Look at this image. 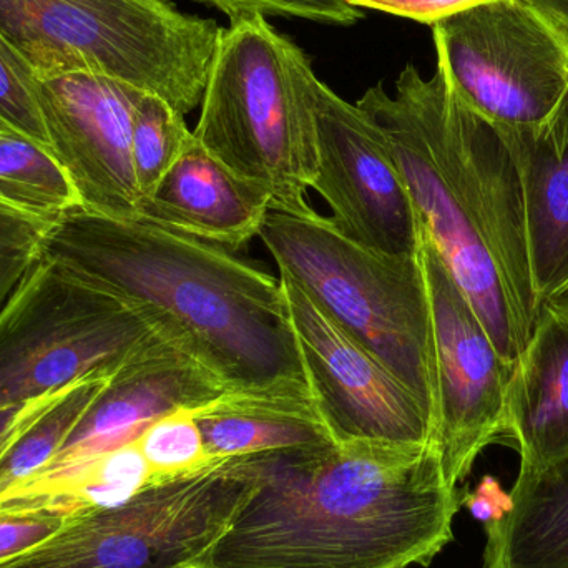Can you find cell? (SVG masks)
<instances>
[{"label":"cell","instance_id":"cell-12","mask_svg":"<svg viewBox=\"0 0 568 568\" xmlns=\"http://www.w3.org/2000/svg\"><path fill=\"white\" fill-rule=\"evenodd\" d=\"M278 278L311 394L337 443L433 447V419L413 393L286 273Z\"/></svg>","mask_w":568,"mask_h":568},{"label":"cell","instance_id":"cell-27","mask_svg":"<svg viewBox=\"0 0 568 568\" xmlns=\"http://www.w3.org/2000/svg\"><path fill=\"white\" fill-rule=\"evenodd\" d=\"M70 517L50 510H0V566L42 546Z\"/></svg>","mask_w":568,"mask_h":568},{"label":"cell","instance_id":"cell-17","mask_svg":"<svg viewBox=\"0 0 568 568\" xmlns=\"http://www.w3.org/2000/svg\"><path fill=\"white\" fill-rule=\"evenodd\" d=\"M270 209L272 196L265 190L230 172L193 136L142 203L140 219L239 250L260 235Z\"/></svg>","mask_w":568,"mask_h":568},{"label":"cell","instance_id":"cell-1","mask_svg":"<svg viewBox=\"0 0 568 568\" xmlns=\"http://www.w3.org/2000/svg\"><path fill=\"white\" fill-rule=\"evenodd\" d=\"M260 457V477L195 568H409L453 542L460 494L433 447L343 440Z\"/></svg>","mask_w":568,"mask_h":568},{"label":"cell","instance_id":"cell-11","mask_svg":"<svg viewBox=\"0 0 568 568\" xmlns=\"http://www.w3.org/2000/svg\"><path fill=\"white\" fill-rule=\"evenodd\" d=\"M316 130L317 175L311 189L327 203L346 239L387 258H414L420 222L381 126L304 67Z\"/></svg>","mask_w":568,"mask_h":568},{"label":"cell","instance_id":"cell-6","mask_svg":"<svg viewBox=\"0 0 568 568\" xmlns=\"http://www.w3.org/2000/svg\"><path fill=\"white\" fill-rule=\"evenodd\" d=\"M258 236L280 272L381 361L434 424L433 323L419 256L377 255L316 212L270 209Z\"/></svg>","mask_w":568,"mask_h":568},{"label":"cell","instance_id":"cell-14","mask_svg":"<svg viewBox=\"0 0 568 568\" xmlns=\"http://www.w3.org/2000/svg\"><path fill=\"white\" fill-rule=\"evenodd\" d=\"M225 393L182 347L160 336L110 376L62 450L36 477L62 473L135 443L160 417L176 409H200Z\"/></svg>","mask_w":568,"mask_h":568},{"label":"cell","instance_id":"cell-13","mask_svg":"<svg viewBox=\"0 0 568 568\" xmlns=\"http://www.w3.org/2000/svg\"><path fill=\"white\" fill-rule=\"evenodd\" d=\"M143 93L93 72L39 77L50 149L87 212L140 219L142 195L133 169L132 130Z\"/></svg>","mask_w":568,"mask_h":568},{"label":"cell","instance_id":"cell-7","mask_svg":"<svg viewBox=\"0 0 568 568\" xmlns=\"http://www.w3.org/2000/svg\"><path fill=\"white\" fill-rule=\"evenodd\" d=\"M160 336L139 307L42 255L0 304V409L113 374Z\"/></svg>","mask_w":568,"mask_h":568},{"label":"cell","instance_id":"cell-3","mask_svg":"<svg viewBox=\"0 0 568 568\" xmlns=\"http://www.w3.org/2000/svg\"><path fill=\"white\" fill-rule=\"evenodd\" d=\"M42 255L139 307L226 393L313 397L280 278L232 250L77 209L47 233Z\"/></svg>","mask_w":568,"mask_h":568},{"label":"cell","instance_id":"cell-8","mask_svg":"<svg viewBox=\"0 0 568 568\" xmlns=\"http://www.w3.org/2000/svg\"><path fill=\"white\" fill-rule=\"evenodd\" d=\"M258 456L155 484L109 509L75 514L47 542L0 568H179L212 546L255 489Z\"/></svg>","mask_w":568,"mask_h":568},{"label":"cell","instance_id":"cell-31","mask_svg":"<svg viewBox=\"0 0 568 568\" xmlns=\"http://www.w3.org/2000/svg\"><path fill=\"white\" fill-rule=\"evenodd\" d=\"M568 39V0H524Z\"/></svg>","mask_w":568,"mask_h":568},{"label":"cell","instance_id":"cell-32","mask_svg":"<svg viewBox=\"0 0 568 568\" xmlns=\"http://www.w3.org/2000/svg\"><path fill=\"white\" fill-rule=\"evenodd\" d=\"M179 568H195V567L186 566V564H185V566H182V567H179Z\"/></svg>","mask_w":568,"mask_h":568},{"label":"cell","instance_id":"cell-28","mask_svg":"<svg viewBox=\"0 0 568 568\" xmlns=\"http://www.w3.org/2000/svg\"><path fill=\"white\" fill-rule=\"evenodd\" d=\"M357 9H373L433 26L437 20L470 9L486 0H347Z\"/></svg>","mask_w":568,"mask_h":568},{"label":"cell","instance_id":"cell-30","mask_svg":"<svg viewBox=\"0 0 568 568\" xmlns=\"http://www.w3.org/2000/svg\"><path fill=\"white\" fill-rule=\"evenodd\" d=\"M67 387L55 390V393L47 394V396L39 397V399L30 400V403L22 404V406L0 409V449H2L3 444H6L20 427L26 426L37 414L42 413L45 407H49L57 397L62 396Z\"/></svg>","mask_w":568,"mask_h":568},{"label":"cell","instance_id":"cell-25","mask_svg":"<svg viewBox=\"0 0 568 568\" xmlns=\"http://www.w3.org/2000/svg\"><path fill=\"white\" fill-rule=\"evenodd\" d=\"M0 120L50 149L39 102V77L19 50L0 33Z\"/></svg>","mask_w":568,"mask_h":568},{"label":"cell","instance_id":"cell-2","mask_svg":"<svg viewBox=\"0 0 568 568\" xmlns=\"http://www.w3.org/2000/svg\"><path fill=\"white\" fill-rule=\"evenodd\" d=\"M363 109L386 135L400 176L454 282L513 371L539 316L519 172L499 129L469 109L437 65H407L396 95L371 87Z\"/></svg>","mask_w":568,"mask_h":568},{"label":"cell","instance_id":"cell-10","mask_svg":"<svg viewBox=\"0 0 568 568\" xmlns=\"http://www.w3.org/2000/svg\"><path fill=\"white\" fill-rule=\"evenodd\" d=\"M420 270L433 323L436 417L433 449L450 487L506 434L510 367L420 225Z\"/></svg>","mask_w":568,"mask_h":568},{"label":"cell","instance_id":"cell-23","mask_svg":"<svg viewBox=\"0 0 568 568\" xmlns=\"http://www.w3.org/2000/svg\"><path fill=\"white\" fill-rule=\"evenodd\" d=\"M135 443L155 484L195 476L222 463L213 460L206 453L193 409H176L160 417Z\"/></svg>","mask_w":568,"mask_h":568},{"label":"cell","instance_id":"cell-19","mask_svg":"<svg viewBox=\"0 0 568 568\" xmlns=\"http://www.w3.org/2000/svg\"><path fill=\"white\" fill-rule=\"evenodd\" d=\"M510 497V513L484 526V568H568V457L519 473Z\"/></svg>","mask_w":568,"mask_h":568},{"label":"cell","instance_id":"cell-26","mask_svg":"<svg viewBox=\"0 0 568 568\" xmlns=\"http://www.w3.org/2000/svg\"><path fill=\"white\" fill-rule=\"evenodd\" d=\"M216 7L232 19L246 17L290 16L316 22L353 26L364 13L347 0H196Z\"/></svg>","mask_w":568,"mask_h":568},{"label":"cell","instance_id":"cell-16","mask_svg":"<svg viewBox=\"0 0 568 568\" xmlns=\"http://www.w3.org/2000/svg\"><path fill=\"white\" fill-rule=\"evenodd\" d=\"M506 434L519 447L520 473L568 457V297L540 303L529 343L507 381Z\"/></svg>","mask_w":568,"mask_h":568},{"label":"cell","instance_id":"cell-9","mask_svg":"<svg viewBox=\"0 0 568 568\" xmlns=\"http://www.w3.org/2000/svg\"><path fill=\"white\" fill-rule=\"evenodd\" d=\"M430 27L447 82L494 126L537 125L568 92V39L524 0H486Z\"/></svg>","mask_w":568,"mask_h":568},{"label":"cell","instance_id":"cell-21","mask_svg":"<svg viewBox=\"0 0 568 568\" xmlns=\"http://www.w3.org/2000/svg\"><path fill=\"white\" fill-rule=\"evenodd\" d=\"M112 374H93L70 384L62 396L20 427L0 449V500L42 473L72 434Z\"/></svg>","mask_w":568,"mask_h":568},{"label":"cell","instance_id":"cell-18","mask_svg":"<svg viewBox=\"0 0 568 568\" xmlns=\"http://www.w3.org/2000/svg\"><path fill=\"white\" fill-rule=\"evenodd\" d=\"M193 414L213 460L337 444L313 397L225 393Z\"/></svg>","mask_w":568,"mask_h":568},{"label":"cell","instance_id":"cell-24","mask_svg":"<svg viewBox=\"0 0 568 568\" xmlns=\"http://www.w3.org/2000/svg\"><path fill=\"white\" fill-rule=\"evenodd\" d=\"M6 125L0 120V129ZM55 222L23 209L0 190V304L42 258L43 242Z\"/></svg>","mask_w":568,"mask_h":568},{"label":"cell","instance_id":"cell-4","mask_svg":"<svg viewBox=\"0 0 568 568\" xmlns=\"http://www.w3.org/2000/svg\"><path fill=\"white\" fill-rule=\"evenodd\" d=\"M303 50L265 17L223 29L193 130L196 142L240 179L265 190L272 209L313 213L316 130Z\"/></svg>","mask_w":568,"mask_h":568},{"label":"cell","instance_id":"cell-29","mask_svg":"<svg viewBox=\"0 0 568 568\" xmlns=\"http://www.w3.org/2000/svg\"><path fill=\"white\" fill-rule=\"evenodd\" d=\"M460 506L469 510L470 516L486 526L496 523L513 509L510 493H504L499 480L493 476L483 477L476 489L460 496Z\"/></svg>","mask_w":568,"mask_h":568},{"label":"cell","instance_id":"cell-22","mask_svg":"<svg viewBox=\"0 0 568 568\" xmlns=\"http://www.w3.org/2000/svg\"><path fill=\"white\" fill-rule=\"evenodd\" d=\"M193 140L182 113L152 93H143L135 110L132 159L142 203L159 189Z\"/></svg>","mask_w":568,"mask_h":568},{"label":"cell","instance_id":"cell-20","mask_svg":"<svg viewBox=\"0 0 568 568\" xmlns=\"http://www.w3.org/2000/svg\"><path fill=\"white\" fill-rule=\"evenodd\" d=\"M155 486L136 443L93 457L62 473L40 476L0 500V510H50L75 516L109 509Z\"/></svg>","mask_w":568,"mask_h":568},{"label":"cell","instance_id":"cell-5","mask_svg":"<svg viewBox=\"0 0 568 568\" xmlns=\"http://www.w3.org/2000/svg\"><path fill=\"white\" fill-rule=\"evenodd\" d=\"M222 32L169 0H0V33L37 77L100 73L183 116L202 103Z\"/></svg>","mask_w":568,"mask_h":568},{"label":"cell","instance_id":"cell-15","mask_svg":"<svg viewBox=\"0 0 568 568\" xmlns=\"http://www.w3.org/2000/svg\"><path fill=\"white\" fill-rule=\"evenodd\" d=\"M499 132L523 186L534 290L539 303L568 297V92L544 122Z\"/></svg>","mask_w":568,"mask_h":568}]
</instances>
